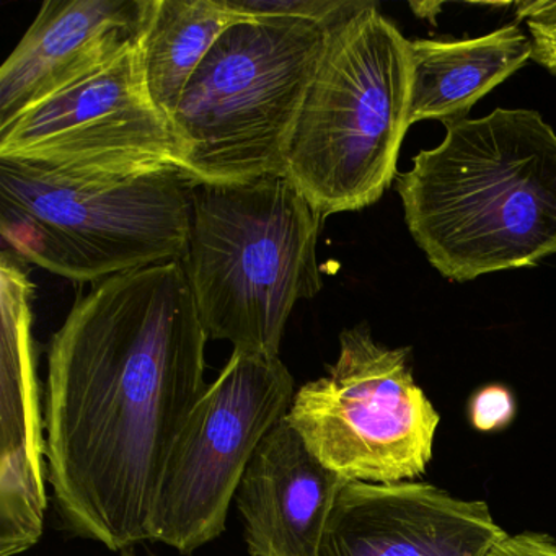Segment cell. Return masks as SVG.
I'll list each match as a JSON object with an SVG mask.
<instances>
[{
	"instance_id": "cell-1",
	"label": "cell",
	"mask_w": 556,
	"mask_h": 556,
	"mask_svg": "<svg viewBox=\"0 0 556 556\" xmlns=\"http://www.w3.org/2000/svg\"><path fill=\"white\" fill-rule=\"evenodd\" d=\"M210 341L181 262L99 282L48 348L47 475L64 526L122 552L151 540L168 455L206 392Z\"/></svg>"
},
{
	"instance_id": "cell-2",
	"label": "cell",
	"mask_w": 556,
	"mask_h": 556,
	"mask_svg": "<svg viewBox=\"0 0 556 556\" xmlns=\"http://www.w3.org/2000/svg\"><path fill=\"white\" fill-rule=\"evenodd\" d=\"M445 139L396 175L405 220L452 281L556 253V135L533 110L445 125Z\"/></svg>"
},
{
	"instance_id": "cell-3",
	"label": "cell",
	"mask_w": 556,
	"mask_h": 556,
	"mask_svg": "<svg viewBox=\"0 0 556 556\" xmlns=\"http://www.w3.org/2000/svg\"><path fill=\"white\" fill-rule=\"evenodd\" d=\"M324 220L285 175L194 185L181 265L210 340L279 356L292 308L321 289Z\"/></svg>"
},
{
	"instance_id": "cell-4",
	"label": "cell",
	"mask_w": 556,
	"mask_h": 556,
	"mask_svg": "<svg viewBox=\"0 0 556 556\" xmlns=\"http://www.w3.org/2000/svg\"><path fill=\"white\" fill-rule=\"evenodd\" d=\"M409 97V40L369 0L328 30L285 177L324 217L377 203L399 175Z\"/></svg>"
},
{
	"instance_id": "cell-5",
	"label": "cell",
	"mask_w": 556,
	"mask_h": 556,
	"mask_svg": "<svg viewBox=\"0 0 556 556\" xmlns=\"http://www.w3.org/2000/svg\"><path fill=\"white\" fill-rule=\"evenodd\" d=\"M330 28L258 17L224 31L170 118L181 172L194 185L286 174L289 141Z\"/></svg>"
},
{
	"instance_id": "cell-6",
	"label": "cell",
	"mask_w": 556,
	"mask_h": 556,
	"mask_svg": "<svg viewBox=\"0 0 556 556\" xmlns=\"http://www.w3.org/2000/svg\"><path fill=\"white\" fill-rule=\"evenodd\" d=\"M193 187L178 170L73 181L0 162V236L22 262L102 282L185 258Z\"/></svg>"
},
{
	"instance_id": "cell-7",
	"label": "cell",
	"mask_w": 556,
	"mask_h": 556,
	"mask_svg": "<svg viewBox=\"0 0 556 556\" xmlns=\"http://www.w3.org/2000/svg\"><path fill=\"white\" fill-rule=\"evenodd\" d=\"M286 419L344 480L392 484L425 473L441 416L415 382L408 348L383 346L361 325L341 333L337 363L295 392Z\"/></svg>"
},
{
	"instance_id": "cell-8",
	"label": "cell",
	"mask_w": 556,
	"mask_h": 556,
	"mask_svg": "<svg viewBox=\"0 0 556 556\" xmlns=\"http://www.w3.org/2000/svg\"><path fill=\"white\" fill-rule=\"evenodd\" d=\"M0 162L73 181L181 172L172 119L146 83L141 40L0 126Z\"/></svg>"
},
{
	"instance_id": "cell-9",
	"label": "cell",
	"mask_w": 556,
	"mask_h": 556,
	"mask_svg": "<svg viewBox=\"0 0 556 556\" xmlns=\"http://www.w3.org/2000/svg\"><path fill=\"white\" fill-rule=\"evenodd\" d=\"M294 395V379L279 356L232 351L172 447L149 522L151 540L190 555L226 530L253 454Z\"/></svg>"
},
{
	"instance_id": "cell-10",
	"label": "cell",
	"mask_w": 556,
	"mask_h": 556,
	"mask_svg": "<svg viewBox=\"0 0 556 556\" xmlns=\"http://www.w3.org/2000/svg\"><path fill=\"white\" fill-rule=\"evenodd\" d=\"M25 265L2 250L0 556H17L37 545L48 506L47 432L31 334L34 286Z\"/></svg>"
},
{
	"instance_id": "cell-11",
	"label": "cell",
	"mask_w": 556,
	"mask_h": 556,
	"mask_svg": "<svg viewBox=\"0 0 556 556\" xmlns=\"http://www.w3.org/2000/svg\"><path fill=\"white\" fill-rule=\"evenodd\" d=\"M506 536L484 501L416 481H346L328 516L320 556H490Z\"/></svg>"
},
{
	"instance_id": "cell-12",
	"label": "cell",
	"mask_w": 556,
	"mask_h": 556,
	"mask_svg": "<svg viewBox=\"0 0 556 556\" xmlns=\"http://www.w3.org/2000/svg\"><path fill=\"white\" fill-rule=\"evenodd\" d=\"M152 0H47L0 70V126L141 40Z\"/></svg>"
},
{
	"instance_id": "cell-13",
	"label": "cell",
	"mask_w": 556,
	"mask_h": 556,
	"mask_svg": "<svg viewBox=\"0 0 556 556\" xmlns=\"http://www.w3.org/2000/svg\"><path fill=\"white\" fill-rule=\"evenodd\" d=\"M344 478L325 467L281 419L263 439L236 494L252 556H320Z\"/></svg>"
},
{
	"instance_id": "cell-14",
	"label": "cell",
	"mask_w": 556,
	"mask_h": 556,
	"mask_svg": "<svg viewBox=\"0 0 556 556\" xmlns=\"http://www.w3.org/2000/svg\"><path fill=\"white\" fill-rule=\"evenodd\" d=\"M532 50L516 24L468 40L409 41L412 125L464 119L481 97L532 60Z\"/></svg>"
},
{
	"instance_id": "cell-15",
	"label": "cell",
	"mask_w": 556,
	"mask_h": 556,
	"mask_svg": "<svg viewBox=\"0 0 556 556\" xmlns=\"http://www.w3.org/2000/svg\"><path fill=\"white\" fill-rule=\"evenodd\" d=\"M245 21L226 0H152L141 37L142 66L149 92L168 118L211 48Z\"/></svg>"
},
{
	"instance_id": "cell-16",
	"label": "cell",
	"mask_w": 556,
	"mask_h": 556,
	"mask_svg": "<svg viewBox=\"0 0 556 556\" xmlns=\"http://www.w3.org/2000/svg\"><path fill=\"white\" fill-rule=\"evenodd\" d=\"M226 4L247 18H302L334 27L366 8L369 0H226Z\"/></svg>"
},
{
	"instance_id": "cell-17",
	"label": "cell",
	"mask_w": 556,
	"mask_h": 556,
	"mask_svg": "<svg viewBox=\"0 0 556 556\" xmlns=\"http://www.w3.org/2000/svg\"><path fill=\"white\" fill-rule=\"evenodd\" d=\"M517 17L529 27L532 60L556 76V0L520 2Z\"/></svg>"
},
{
	"instance_id": "cell-18",
	"label": "cell",
	"mask_w": 556,
	"mask_h": 556,
	"mask_svg": "<svg viewBox=\"0 0 556 556\" xmlns=\"http://www.w3.org/2000/svg\"><path fill=\"white\" fill-rule=\"evenodd\" d=\"M516 415L513 393L503 386H486L470 400V421L478 431L506 428Z\"/></svg>"
},
{
	"instance_id": "cell-19",
	"label": "cell",
	"mask_w": 556,
	"mask_h": 556,
	"mask_svg": "<svg viewBox=\"0 0 556 556\" xmlns=\"http://www.w3.org/2000/svg\"><path fill=\"white\" fill-rule=\"evenodd\" d=\"M490 556H556V539L540 532L507 533Z\"/></svg>"
},
{
	"instance_id": "cell-20",
	"label": "cell",
	"mask_w": 556,
	"mask_h": 556,
	"mask_svg": "<svg viewBox=\"0 0 556 556\" xmlns=\"http://www.w3.org/2000/svg\"><path fill=\"white\" fill-rule=\"evenodd\" d=\"M122 556H136L135 549L131 548V546H128V548L122 549Z\"/></svg>"
}]
</instances>
